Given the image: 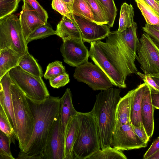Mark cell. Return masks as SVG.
Returning <instances> with one entry per match:
<instances>
[{
  "label": "cell",
  "mask_w": 159,
  "mask_h": 159,
  "mask_svg": "<svg viewBox=\"0 0 159 159\" xmlns=\"http://www.w3.org/2000/svg\"><path fill=\"white\" fill-rule=\"evenodd\" d=\"M106 39L105 42L99 40L90 43L89 57L113 85L125 88L127 76L138 72L135 63L136 53L118 30L110 31Z\"/></svg>",
  "instance_id": "cell-1"
},
{
  "label": "cell",
  "mask_w": 159,
  "mask_h": 159,
  "mask_svg": "<svg viewBox=\"0 0 159 159\" xmlns=\"http://www.w3.org/2000/svg\"><path fill=\"white\" fill-rule=\"evenodd\" d=\"M26 97L34 127L29 142L22 151L30 156L42 155L53 123L59 114L60 98L50 96L44 100L37 101Z\"/></svg>",
  "instance_id": "cell-2"
},
{
  "label": "cell",
  "mask_w": 159,
  "mask_h": 159,
  "mask_svg": "<svg viewBox=\"0 0 159 159\" xmlns=\"http://www.w3.org/2000/svg\"><path fill=\"white\" fill-rule=\"evenodd\" d=\"M120 89L111 88L96 95L92 109L98 127L101 149L111 146L115 125L116 111L121 97Z\"/></svg>",
  "instance_id": "cell-3"
},
{
  "label": "cell",
  "mask_w": 159,
  "mask_h": 159,
  "mask_svg": "<svg viewBox=\"0 0 159 159\" xmlns=\"http://www.w3.org/2000/svg\"><path fill=\"white\" fill-rule=\"evenodd\" d=\"M79 129L73 147L75 159H87L101 149L98 124L92 110L88 112H78Z\"/></svg>",
  "instance_id": "cell-4"
},
{
  "label": "cell",
  "mask_w": 159,
  "mask_h": 159,
  "mask_svg": "<svg viewBox=\"0 0 159 159\" xmlns=\"http://www.w3.org/2000/svg\"><path fill=\"white\" fill-rule=\"evenodd\" d=\"M10 89L17 128V141L20 151H22L32 135L34 120L25 94L13 82L11 84Z\"/></svg>",
  "instance_id": "cell-5"
},
{
  "label": "cell",
  "mask_w": 159,
  "mask_h": 159,
  "mask_svg": "<svg viewBox=\"0 0 159 159\" xmlns=\"http://www.w3.org/2000/svg\"><path fill=\"white\" fill-rule=\"evenodd\" d=\"M5 48L22 55L29 52L19 19L13 14L0 19V50Z\"/></svg>",
  "instance_id": "cell-6"
},
{
  "label": "cell",
  "mask_w": 159,
  "mask_h": 159,
  "mask_svg": "<svg viewBox=\"0 0 159 159\" xmlns=\"http://www.w3.org/2000/svg\"><path fill=\"white\" fill-rule=\"evenodd\" d=\"M9 74L12 80L26 97L37 101L44 100L50 95L41 77L29 73L18 66L11 69Z\"/></svg>",
  "instance_id": "cell-7"
},
{
  "label": "cell",
  "mask_w": 159,
  "mask_h": 159,
  "mask_svg": "<svg viewBox=\"0 0 159 159\" xmlns=\"http://www.w3.org/2000/svg\"><path fill=\"white\" fill-rule=\"evenodd\" d=\"M136 58L145 75H159V48L144 32L140 39Z\"/></svg>",
  "instance_id": "cell-8"
},
{
  "label": "cell",
  "mask_w": 159,
  "mask_h": 159,
  "mask_svg": "<svg viewBox=\"0 0 159 159\" xmlns=\"http://www.w3.org/2000/svg\"><path fill=\"white\" fill-rule=\"evenodd\" d=\"M73 77L78 81L87 84L93 90H104L113 85L99 67L88 61L76 67Z\"/></svg>",
  "instance_id": "cell-9"
},
{
  "label": "cell",
  "mask_w": 159,
  "mask_h": 159,
  "mask_svg": "<svg viewBox=\"0 0 159 159\" xmlns=\"http://www.w3.org/2000/svg\"><path fill=\"white\" fill-rule=\"evenodd\" d=\"M65 150V138L59 114L49 133L42 153L43 159H64Z\"/></svg>",
  "instance_id": "cell-10"
},
{
  "label": "cell",
  "mask_w": 159,
  "mask_h": 159,
  "mask_svg": "<svg viewBox=\"0 0 159 159\" xmlns=\"http://www.w3.org/2000/svg\"><path fill=\"white\" fill-rule=\"evenodd\" d=\"M143 142L134 132L130 122L114 129L111 136V146L120 151L145 148Z\"/></svg>",
  "instance_id": "cell-11"
},
{
  "label": "cell",
  "mask_w": 159,
  "mask_h": 159,
  "mask_svg": "<svg viewBox=\"0 0 159 159\" xmlns=\"http://www.w3.org/2000/svg\"><path fill=\"white\" fill-rule=\"evenodd\" d=\"M60 51L64 61L76 67L88 61L89 51L82 39H70L63 42Z\"/></svg>",
  "instance_id": "cell-12"
},
{
  "label": "cell",
  "mask_w": 159,
  "mask_h": 159,
  "mask_svg": "<svg viewBox=\"0 0 159 159\" xmlns=\"http://www.w3.org/2000/svg\"><path fill=\"white\" fill-rule=\"evenodd\" d=\"M73 18L80 30L84 43L101 40L106 38L110 31L107 24L98 25L74 15Z\"/></svg>",
  "instance_id": "cell-13"
},
{
  "label": "cell",
  "mask_w": 159,
  "mask_h": 159,
  "mask_svg": "<svg viewBox=\"0 0 159 159\" xmlns=\"http://www.w3.org/2000/svg\"><path fill=\"white\" fill-rule=\"evenodd\" d=\"M12 83L9 71L0 79V104L13 128L17 141V128L10 89V85Z\"/></svg>",
  "instance_id": "cell-14"
},
{
  "label": "cell",
  "mask_w": 159,
  "mask_h": 159,
  "mask_svg": "<svg viewBox=\"0 0 159 159\" xmlns=\"http://www.w3.org/2000/svg\"><path fill=\"white\" fill-rule=\"evenodd\" d=\"M19 19L25 41L30 33L39 26L45 24L30 5L25 2H23Z\"/></svg>",
  "instance_id": "cell-15"
},
{
  "label": "cell",
  "mask_w": 159,
  "mask_h": 159,
  "mask_svg": "<svg viewBox=\"0 0 159 159\" xmlns=\"http://www.w3.org/2000/svg\"><path fill=\"white\" fill-rule=\"evenodd\" d=\"M154 107L151 100V89L146 84L142 100L141 116L143 125L150 138L152 136L154 130Z\"/></svg>",
  "instance_id": "cell-16"
},
{
  "label": "cell",
  "mask_w": 159,
  "mask_h": 159,
  "mask_svg": "<svg viewBox=\"0 0 159 159\" xmlns=\"http://www.w3.org/2000/svg\"><path fill=\"white\" fill-rule=\"evenodd\" d=\"M78 112L73 105L71 91L70 89L67 88L60 98L59 111L62 132L64 137L69 122Z\"/></svg>",
  "instance_id": "cell-17"
},
{
  "label": "cell",
  "mask_w": 159,
  "mask_h": 159,
  "mask_svg": "<svg viewBox=\"0 0 159 159\" xmlns=\"http://www.w3.org/2000/svg\"><path fill=\"white\" fill-rule=\"evenodd\" d=\"M74 16V15H73ZM56 35L64 42L70 39H82L81 32L74 18L70 19L63 16L57 25Z\"/></svg>",
  "instance_id": "cell-18"
},
{
  "label": "cell",
  "mask_w": 159,
  "mask_h": 159,
  "mask_svg": "<svg viewBox=\"0 0 159 159\" xmlns=\"http://www.w3.org/2000/svg\"><path fill=\"white\" fill-rule=\"evenodd\" d=\"M146 84L144 82L136 88L131 100L130 121L132 125L139 126L143 125L142 122L141 111L142 100L145 90Z\"/></svg>",
  "instance_id": "cell-19"
},
{
  "label": "cell",
  "mask_w": 159,
  "mask_h": 159,
  "mask_svg": "<svg viewBox=\"0 0 159 159\" xmlns=\"http://www.w3.org/2000/svg\"><path fill=\"white\" fill-rule=\"evenodd\" d=\"M135 90L136 88L129 91L125 96L121 98L119 101L116 109L114 129L130 121L131 100Z\"/></svg>",
  "instance_id": "cell-20"
},
{
  "label": "cell",
  "mask_w": 159,
  "mask_h": 159,
  "mask_svg": "<svg viewBox=\"0 0 159 159\" xmlns=\"http://www.w3.org/2000/svg\"><path fill=\"white\" fill-rule=\"evenodd\" d=\"M79 129V121L77 115L69 122L66 130L65 138L64 159H75L73 147L76 139Z\"/></svg>",
  "instance_id": "cell-21"
},
{
  "label": "cell",
  "mask_w": 159,
  "mask_h": 159,
  "mask_svg": "<svg viewBox=\"0 0 159 159\" xmlns=\"http://www.w3.org/2000/svg\"><path fill=\"white\" fill-rule=\"evenodd\" d=\"M22 56L10 48L0 50V79L11 69L18 66Z\"/></svg>",
  "instance_id": "cell-22"
},
{
  "label": "cell",
  "mask_w": 159,
  "mask_h": 159,
  "mask_svg": "<svg viewBox=\"0 0 159 159\" xmlns=\"http://www.w3.org/2000/svg\"><path fill=\"white\" fill-rule=\"evenodd\" d=\"M18 66L25 71L33 75L41 78L43 76L42 68L29 52L21 57Z\"/></svg>",
  "instance_id": "cell-23"
},
{
  "label": "cell",
  "mask_w": 159,
  "mask_h": 159,
  "mask_svg": "<svg viewBox=\"0 0 159 159\" xmlns=\"http://www.w3.org/2000/svg\"><path fill=\"white\" fill-rule=\"evenodd\" d=\"M134 9L131 4L124 2L122 4L120 11L119 32H121L133 25L134 22Z\"/></svg>",
  "instance_id": "cell-24"
},
{
  "label": "cell",
  "mask_w": 159,
  "mask_h": 159,
  "mask_svg": "<svg viewBox=\"0 0 159 159\" xmlns=\"http://www.w3.org/2000/svg\"><path fill=\"white\" fill-rule=\"evenodd\" d=\"M71 12L74 15L96 23L93 12L85 0H74Z\"/></svg>",
  "instance_id": "cell-25"
},
{
  "label": "cell",
  "mask_w": 159,
  "mask_h": 159,
  "mask_svg": "<svg viewBox=\"0 0 159 159\" xmlns=\"http://www.w3.org/2000/svg\"><path fill=\"white\" fill-rule=\"evenodd\" d=\"M146 23L159 26V15L144 0H134Z\"/></svg>",
  "instance_id": "cell-26"
},
{
  "label": "cell",
  "mask_w": 159,
  "mask_h": 159,
  "mask_svg": "<svg viewBox=\"0 0 159 159\" xmlns=\"http://www.w3.org/2000/svg\"><path fill=\"white\" fill-rule=\"evenodd\" d=\"M109 146L101 149L93 154L87 159H126L121 151Z\"/></svg>",
  "instance_id": "cell-27"
},
{
  "label": "cell",
  "mask_w": 159,
  "mask_h": 159,
  "mask_svg": "<svg viewBox=\"0 0 159 159\" xmlns=\"http://www.w3.org/2000/svg\"><path fill=\"white\" fill-rule=\"evenodd\" d=\"M137 23L134 22L131 27L120 32L125 42L136 53L140 43L137 34Z\"/></svg>",
  "instance_id": "cell-28"
},
{
  "label": "cell",
  "mask_w": 159,
  "mask_h": 159,
  "mask_svg": "<svg viewBox=\"0 0 159 159\" xmlns=\"http://www.w3.org/2000/svg\"><path fill=\"white\" fill-rule=\"evenodd\" d=\"M93 14L96 23L98 25L107 24L105 13L99 0H85Z\"/></svg>",
  "instance_id": "cell-29"
},
{
  "label": "cell",
  "mask_w": 159,
  "mask_h": 159,
  "mask_svg": "<svg viewBox=\"0 0 159 159\" xmlns=\"http://www.w3.org/2000/svg\"><path fill=\"white\" fill-rule=\"evenodd\" d=\"M56 34V31L54 30L48 23L40 26L30 33L26 40L28 43L34 40L43 39L52 35Z\"/></svg>",
  "instance_id": "cell-30"
},
{
  "label": "cell",
  "mask_w": 159,
  "mask_h": 159,
  "mask_svg": "<svg viewBox=\"0 0 159 159\" xmlns=\"http://www.w3.org/2000/svg\"><path fill=\"white\" fill-rule=\"evenodd\" d=\"M14 142L5 133L0 132V159H15L11 152L10 145Z\"/></svg>",
  "instance_id": "cell-31"
},
{
  "label": "cell",
  "mask_w": 159,
  "mask_h": 159,
  "mask_svg": "<svg viewBox=\"0 0 159 159\" xmlns=\"http://www.w3.org/2000/svg\"><path fill=\"white\" fill-rule=\"evenodd\" d=\"M102 7L107 19V25L112 27L117 15V10L114 0H99Z\"/></svg>",
  "instance_id": "cell-32"
},
{
  "label": "cell",
  "mask_w": 159,
  "mask_h": 159,
  "mask_svg": "<svg viewBox=\"0 0 159 159\" xmlns=\"http://www.w3.org/2000/svg\"><path fill=\"white\" fill-rule=\"evenodd\" d=\"M66 73L65 67L62 62L57 61L49 64L47 67L44 76L46 79L50 80Z\"/></svg>",
  "instance_id": "cell-33"
},
{
  "label": "cell",
  "mask_w": 159,
  "mask_h": 159,
  "mask_svg": "<svg viewBox=\"0 0 159 159\" xmlns=\"http://www.w3.org/2000/svg\"><path fill=\"white\" fill-rule=\"evenodd\" d=\"M0 131L11 138L14 143L17 140L14 130L3 108L0 106Z\"/></svg>",
  "instance_id": "cell-34"
},
{
  "label": "cell",
  "mask_w": 159,
  "mask_h": 159,
  "mask_svg": "<svg viewBox=\"0 0 159 159\" xmlns=\"http://www.w3.org/2000/svg\"><path fill=\"white\" fill-rule=\"evenodd\" d=\"M20 0H0V19L13 14Z\"/></svg>",
  "instance_id": "cell-35"
},
{
  "label": "cell",
  "mask_w": 159,
  "mask_h": 159,
  "mask_svg": "<svg viewBox=\"0 0 159 159\" xmlns=\"http://www.w3.org/2000/svg\"><path fill=\"white\" fill-rule=\"evenodd\" d=\"M52 8L61 15L72 19L73 16L67 4L63 0H52Z\"/></svg>",
  "instance_id": "cell-36"
},
{
  "label": "cell",
  "mask_w": 159,
  "mask_h": 159,
  "mask_svg": "<svg viewBox=\"0 0 159 159\" xmlns=\"http://www.w3.org/2000/svg\"><path fill=\"white\" fill-rule=\"evenodd\" d=\"M28 3L38 16L45 24L47 23L48 15L47 11L36 0H22Z\"/></svg>",
  "instance_id": "cell-37"
},
{
  "label": "cell",
  "mask_w": 159,
  "mask_h": 159,
  "mask_svg": "<svg viewBox=\"0 0 159 159\" xmlns=\"http://www.w3.org/2000/svg\"><path fill=\"white\" fill-rule=\"evenodd\" d=\"M49 81L51 87L59 89L68 84L70 81L69 75L66 73L60 75Z\"/></svg>",
  "instance_id": "cell-38"
},
{
  "label": "cell",
  "mask_w": 159,
  "mask_h": 159,
  "mask_svg": "<svg viewBox=\"0 0 159 159\" xmlns=\"http://www.w3.org/2000/svg\"><path fill=\"white\" fill-rule=\"evenodd\" d=\"M142 30L148 34L156 45L159 48V31L152 25L147 23L142 27Z\"/></svg>",
  "instance_id": "cell-39"
},
{
  "label": "cell",
  "mask_w": 159,
  "mask_h": 159,
  "mask_svg": "<svg viewBox=\"0 0 159 159\" xmlns=\"http://www.w3.org/2000/svg\"><path fill=\"white\" fill-rule=\"evenodd\" d=\"M150 88L151 91L159 92V87L152 78L139 72L136 73Z\"/></svg>",
  "instance_id": "cell-40"
},
{
  "label": "cell",
  "mask_w": 159,
  "mask_h": 159,
  "mask_svg": "<svg viewBox=\"0 0 159 159\" xmlns=\"http://www.w3.org/2000/svg\"><path fill=\"white\" fill-rule=\"evenodd\" d=\"M132 125L134 132L138 137L143 142L147 143L150 138L148 135L143 125H142L139 126Z\"/></svg>",
  "instance_id": "cell-41"
},
{
  "label": "cell",
  "mask_w": 159,
  "mask_h": 159,
  "mask_svg": "<svg viewBox=\"0 0 159 159\" xmlns=\"http://www.w3.org/2000/svg\"><path fill=\"white\" fill-rule=\"evenodd\" d=\"M159 150V137L154 140L149 148L143 156V159H148V158Z\"/></svg>",
  "instance_id": "cell-42"
},
{
  "label": "cell",
  "mask_w": 159,
  "mask_h": 159,
  "mask_svg": "<svg viewBox=\"0 0 159 159\" xmlns=\"http://www.w3.org/2000/svg\"><path fill=\"white\" fill-rule=\"evenodd\" d=\"M18 159H43L42 155L30 156L20 151L16 158Z\"/></svg>",
  "instance_id": "cell-43"
},
{
  "label": "cell",
  "mask_w": 159,
  "mask_h": 159,
  "mask_svg": "<svg viewBox=\"0 0 159 159\" xmlns=\"http://www.w3.org/2000/svg\"><path fill=\"white\" fill-rule=\"evenodd\" d=\"M151 98L153 107L159 109V92L151 91Z\"/></svg>",
  "instance_id": "cell-44"
},
{
  "label": "cell",
  "mask_w": 159,
  "mask_h": 159,
  "mask_svg": "<svg viewBox=\"0 0 159 159\" xmlns=\"http://www.w3.org/2000/svg\"><path fill=\"white\" fill-rule=\"evenodd\" d=\"M159 15V1L158 0H144Z\"/></svg>",
  "instance_id": "cell-45"
},
{
  "label": "cell",
  "mask_w": 159,
  "mask_h": 159,
  "mask_svg": "<svg viewBox=\"0 0 159 159\" xmlns=\"http://www.w3.org/2000/svg\"><path fill=\"white\" fill-rule=\"evenodd\" d=\"M150 76L155 81L159 87V75H148Z\"/></svg>",
  "instance_id": "cell-46"
},
{
  "label": "cell",
  "mask_w": 159,
  "mask_h": 159,
  "mask_svg": "<svg viewBox=\"0 0 159 159\" xmlns=\"http://www.w3.org/2000/svg\"><path fill=\"white\" fill-rule=\"evenodd\" d=\"M68 5L69 9L71 12L72 4L74 0H63Z\"/></svg>",
  "instance_id": "cell-47"
},
{
  "label": "cell",
  "mask_w": 159,
  "mask_h": 159,
  "mask_svg": "<svg viewBox=\"0 0 159 159\" xmlns=\"http://www.w3.org/2000/svg\"><path fill=\"white\" fill-rule=\"evenodd\" d=\"M148 159H159V150L151 156Z\"/></svg>",
  "instance_id": "cell-48"
},
{
  "label": "cell",
  "mask_w": 159,
  "mask_h": 159,
  "mask_svg": "<svg viewBox=\"0 0 159 159\" xmlns=\"http://www.w3.org/2000/svg\"><path fill=\"white\" fill-rule=\"evenodd\" d=\"M155 28L159 31V26L156 25H152Z\"/></svg>",
  "instance_id": "cell-49"
},
{
  "label": "cell",
  "mask_w": 159,
  "mask_h": 159,
  "mask_svg": "<svg viewBox=\"0 0 159 159\" xmlns=\"http://www.w3.org/2000/svg\"><path fill=\"white\" fill-rule=\"evenodd\" d=\"M158 0L159 1V0Z\"/></svg>",
  "instance_id": "cell-50"
}]
</instances>
